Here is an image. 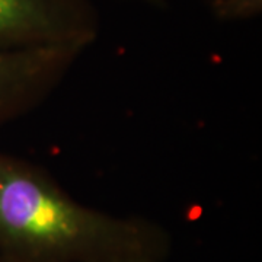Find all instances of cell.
Here are the masks:
<instances>
[{"mask_svg":"<svg viewBox=\"0 0 262 262\" xmlns=\"http://www.w3.org/2000/svg\"><path fill=\"white\" fill-rule=\"evenodd\" d=\"M172 248V236L158 222L82 204L44 169L0 150V258L166 262Z\"/></svg>","mask_w":262,"mask_h":262,"instance_id":"obj_1","label":"cell"},{"mask_svg":"<svg viewBox=\"0 0 262 262\" xmlns=\"http://www.w3.org/2000/svg\"><path fill=\"white\" fill-rule=\"evenodd\" d=\"M101 19L91 0H0V51L89 48Z\"/></svg>","mask_w":262,"mask_h":262,"instance_id":"obj_2","label":"cell"},{"mask_svg":"<svg viewBox=\"0 0 262 262\" xmlns=\"http://www.w3.org/2000/svg\"><path fill=\"white\" fill-rule=\"evenodd\" d=\"M84 51L77 47L0 51V128L44 102Z\"/></svg>","mask_w":262,"mask_h":262,"instance_id":"obj_3","label":"cell"},{"mask_svg":"<svg viewBox=\"0 0 262 262\" xmlns=\"http://www.w3.org/2000/svg\"><path fill=\"white\" fill-rule=\"evenodd\" d=\"M210 8L220 22H246L261 15L262 0H211Z\"/></svg>","mask_w":262,"mask_h":262,"instance_id":"obj_4","label":"cell"},{"mask_svg":"<svg viewBox=\"0 0 262 262\" xmlns=\"http://www.w3.org/2000/svg\"><path fill=\"white\" fill-rule=\"evenodd\" d=\"M131 2H137V3H144V5H162L166 0H131Z\"/></svg>","mask_w":262,"mask_h":262,"instance_id":"obj_5","label":"cell"},{"mask_svg":"<svg viewBox=\"0 0 262 262\" xmlns=\"http://www.w3.org/2000/svg\"><path fill=\"white\" fill-rule=\"evenodd\" d=\"M0 262H9V261H6V259H3V258H0Z\"/></svg>","mask_w":262,"mask_h":262,"instance_id":"obj_6","label":"cell"}]
</instances>
